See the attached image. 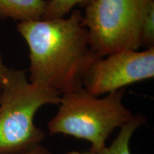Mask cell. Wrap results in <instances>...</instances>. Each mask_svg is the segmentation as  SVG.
I'll list each match as a JSON object with an SVG mask.
<instances>
[{
  "mask_svg": "<svg viewBox=\"0 0 154 154\" xmlns=\"http://www.w3.org/2000/svg\"><path fill=\"white\" fill-rule=\"evenodd\" d=\"M46 0H0V19H13L26 22L42 19Z\"/></svg>",
  "mask_w": 154,
  "mask_h": 154,
  "instance_id": "cell-6",
  "label": "cell"
},
{
  "mask_svg": "<svg viewBox=\"0 0 154 154\" xmlns=\"http://www.w3.org/2000/svg\"><path fill=\"white\" fill-rule=\"evenodd\" d=\"M125 91L121 88L100 99L83 86L61 94L59 110L48 123L49 134L88 140L91 144L89 151L99 153L113 130L134 116L122 103Z\"/></svg>",
  "mask_w": 154,
  "mask_h": 154,
  "instance_id": "cell-3",
  "label": "cell"
},
{
  "mask_svg": "<svg viewBox=\"0 0 154 154\" xmlns=\"http://www.w3.org/2000/svg\"><path fill=\"white\" fill-rule=\"evenodd\" d=\"M70 13L68 17L17 24L29 49V82L61 94L83 87L88 69L102 57L91 49L81 11Z\"/></svg>",
  "mask_w": 154,
  "mask_h": 154,
  "instance_id": "cell-1",
  "label": "cell"
},
{
  "mask_svg": "<svg viewBox=\"0 0 154 154\" xmlns=\"http://www.w3.org/2000/svg\"><path fill=\"white\" fill-rule=\"evenodd\" d=\"M153 76L154 47L121 51L94 62L83 79V86L98 97Z\"/></svg>",
  "mask_w": 154,
  "mask_h": 154,
  "instance_id": "cell-5",
  "label": "cell"
},
{
  "mask_svg": "<svg viewBox=\"0 0 154 154\" xmlns=\"http://www.w3.org/2000/svg\"><path fill=\"white\" fill-rule=\"evenodd\" d=\"M65 154H95V153H91V152H88V153H82V152H79V151H69V152H67Z\"/></svg>",
  "mask_w": 154,
  "mask_h": 154,
  "instance_id": "cell-12",
  "label": "cell"
},
{
  "mask_svg": "<svg viewBox=\"0 0 154 154\" xmlns=\"http://www.w3.org/2000/svg\"><path fill=\"white\" fill-rule=\"evenodd\" d=\"M140 42L141 47L146 49L154 47V6L150 8L143 20Z\"/></svg>",
  "mask_w": 154,
  "mask_h": 154,
  "instance_id": "cell-9",
  "label": "cell"
},
{
  "mask_svg": "<svg viewBox=\"0 0 154 154\" xmlns=\"http://www.w3.org/2000/svg\"><path fill=\"white\" fill-rule=\"evenodd\" d=\"M153 6L154 0H93L82 18L91 49L102 57L138 50L143 20Z\"/></svg>",
  "mask_w": 154,
  "mask_h": 154,
  "instance_id": "cell-4",
  "label": "cell"
},
{
  "mask_svg": "<svg viewBox=\"0 0 154 154\" xmlns=\"http://www.w3.org/2000/svg\"><path fill=\"white\" fill-rule=\"evenodd\" d=\"M8 67L6 66L5 63H4L2 56V54L0 53V94H1L4 80H5L6 74L8 71Z\"/></svg>",
  "mask_w": 154,
  "mask_h": 154,
  "instance_id": "cell-10",
  "label": "cell"
},
{
  "mask_svg": "<svg viewBox=\"0 0 154 154\" xmlns=\"http://www.w3.org/2000/svg\"><path fill=\"white\" fill-rule=\"evenodd\" d=\"M146 121V117L140 113L133 116L129 121L120 127V131L112 143L109 147L106 146L97 154H131L129 149L131 138L136 130L145 124Z\"/></svg>",
  "mask_w": 154,
  "mask_h": 154,
  "instance_id": "cell-7",
  "label": "cell"
},
{
  "mask_svg": "<svg viewBox=\"0 0 154 154\" xmlns=\"http://www.w3.org/2000/svg\"><path fill=\"white\" fill-rule=\"evenodd\" d=\"M17 154H52L51 153V151L49 149H47V148L44 147L42 145H39L36 146V148H34L31 151H29L27 152H24V153H17Z\"/></svg>",
  "mask_w": 154,
  "mask_h": 154,
  "instance_id": "cell-11",
  "label": "cell"
},
{
  "mask_svg": "<svg viewBox=\"0 0 154 154\" xmlns=\"http://www.w3.org/2000/svg\"><path fill=\"white\" fill-rule=\"evenodd\" d=\"M61 94L54 88L29 82L26 72L9 68L0 94V154H17L41 145L45 134L34 116L47 104L59 105Z\"/></svg>",
  "mask_w": 154,
  "mask_h": 154,
  "instance_id": "cell-2",
  "label": "cell"
},
{
  "mask_svg": "<svg viewBox=\"0 0 154 154\" xmlns=\"http://www.w3.org/2000/svg\"><path fill=\"white\" fill-rule=\"evenodd\" d=\"M47 5L42 19L65 17L77 5L87 6L93 0H46Z\"/></svg>",
  "mask_w": 154,
  "mask_h": 154,
  "instance_id": "cell-8",
  "label": "cell"
}]
</instances>
